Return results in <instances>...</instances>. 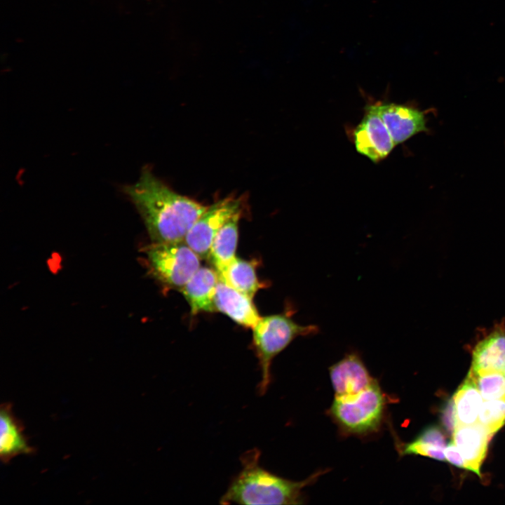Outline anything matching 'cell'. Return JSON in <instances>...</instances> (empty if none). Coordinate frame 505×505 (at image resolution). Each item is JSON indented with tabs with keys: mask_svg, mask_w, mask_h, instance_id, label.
<instances>
[{
	"mask_svg": "<svg viewBox=\"0 0 505 505\" xmlns=\"http://www.w3.org/2000/svg\"><path fill=\"white\" fill-rule=\"evenodd\" d=\"M154 242L184 241L208 206L170 189L146 166L139 179L123 188Z\"/></svg>",
	"mask_w": 505,
	"mask_h": 505,
	"instance_id": "1",
	"label": "cell"
},
{
	"mask_svg": "<svg viewBox=\"0 0 505 505\" xmlns=\"http://www.w3.org/2000/svg\"><path fill=\"white\" fill-rule=\"evenodd\" d=\"M260 452L252 449L241 458L242 468L220 498L221 504H299L302 491L321 475L318 471L301 481H293L266 470L260 464Z\"/></svg>",
	"mask_w": 505,
	"mask_h": 505,
	"instance_id": "2",
	"label": "cell"
},
{
	"mask_svg": "<svg viewBox=\"0 0 505 505\" xmlns=\"http://www.w3.org/2000/svg\"><path fill=\"white\" fill-rule=\"evenodd\" d=\"M292 309L283 313L261 317L252 329V347L258 360L261 379L259 395L267 392L271 382L273 359L295 338L312 336L319 332L316 325H301L292 318Z\"/></svg>",
	"mask_w": 505,
	"mask_h": 505,
	"instance_id": "3",
	"label": "cell"
},
{
	"mask_svg": "<svg viewBox=\"0 0 505 505\" xmlns=\"http://www.w3.org/2000/svg\"><path fill=\"white\" fill-rule=\"evenodd\" d=\"M386 403V396L375 380L356 394L335 397L328 412L343 433L365 436L380 429Z\"/></svg>",
	"mask_w": 505,
	"mask_h": 505,
	"instance_id": "4",
	"label": "cell"
},
{
	"mask_svg": "<svg viewBox=\"0 0 505 505\" xmlns=\"http://www.w3.org/2000/svg\"><path fill=\"white\" fill-rule=\"evenodd\" d=\"M145 253L154 276L173 288L180 290L201 267V257L184 241L154 242Z\"/></svg>",
	"mask_w": 505,
	"mask_h": 505,
	"instance_id": "5",
	"label": "cell"
},
{
	"mask_svg": "<svg viewBox=\"0 0 505 505\" xmlns=\"http://www.w3.org/2000/svg\"><path fill=\"white\" fill-rule=\"evenodd\" d=\"M242 211L241 198L229 196L210 206L198 218L184 241L201 258L208 259L212 242L223 225L236 213Z\"/></svg>",
	"mask_w": 505,
	"mask_h": 505,
	"instance_id": "6",
	"label": "cell"
},
{
	"mask_svg": "<svg viewBox=\"0 0 505 505\" xmlns=\"http://www.w3.org/2000/svg\"><path fill=\"white\" fill-rule=\"evenodd\" d=\"M353 135L356 151L374 163L388 156L396 146L379 114L377 103L367 106Z\"/></svg>",
	"mask_w": 505,
	"mask_h": 505,
	"instance_id": "7",
	"label": "cell"
},
{
	"mask_svg": "<svg viewBox=\"0 0 505 505\" xmlns=\"http://www.w3.org/2000/svg\"><path fill=\"white\" fill-rule=\"evenodd\" d=\"M335 397L356 394L376 379L370 375L361 356L355 352L346 354L329 368Z\"/></svg>",
	"mask_w": 505,
	"mask_h": 505,
	"instance_id": "8",
	"label": "cell"
},
{
	"mask_svg": "<svg viewBox=\"0 0 505 505\" xmlns=\"http://www.w3.org/2000/svg\"><path fill=\"white\" fill-rule=\"evenodd\" d=\"M379 114L395 144L426 131L424 113L414 107L396 103H377Z\"/></svg>",
	"mask_w": 505,
	"mask_h": 505,
	"instance_id": "9",
	"label": "cell"
},
{
	"mask_svg": "<svg viewBox=\"0 0 505 505\" xmlns=\"http://www.w3.org/2000/svg\"><path fill=\"white\" fill-rule=\"evenodd\" d=\"M473 373L505 371V325H495L478 341L472 351Z\"/></svg>",
	"mask_w": 505,
	"mask_h": 505,
	"instance_id": "10",
	"label": "cell"
},
{
	"mask_svg": "<svg viewBox=\"0 0 505 505\" xmlns=\"http://www.w3.org/2000/svg\"><path fill=\"white\" fill-rule=\"evenodd\" d=\"M216 311L245 328H252L260 319L252 298L238 291L219 278L215 295Z\"/></svg>",
	"mask_w": 505,
	"mask_h": 505,
	"instance_id": "11",
	"label": "cell"
},
{
	"mask_svg": "<svg viewBox=\"0 0 505 505\" xmlns=\"http://www.w3.org/2000/svg\"><path fill=\"white\" fill-rule=\"evenodd\" d=\"M453 442L461 452L466 469L481 477L480 466L492 436L479 422L457 426L452 432Z\"/></svg>",
	"mask_w": 505,
	"mask_h": 505,
	"instance_id": "12",
	"label": "cell"
},
{
	"mask_svg": "<svg viewBox=\"0 0 505 505\" xmlns=\"http://www.w3.org/2000/svg\"><path fill=\"white\" fill-rule=\"evenodd\" d=\"M218 281L219 276L215 269L200 267L180 289L192 315L216 311L215 295Z\"/></svg>",
	"mask_w": 505,
	"mask_h": 505,
	"instance_id": "13",
	"label": "cell"
},
{
	"mask_svg": "<svg viewBox=\"0 0 505 505\" xmlns=\"http://www.w3.org/2000/svg\"><path fill=\"white\" fill-rule=\"evenodd\" d=\"M0 457L7 463L21 454L33 453L23 432V427L13 414L11 405L3 403L0 409Z\"/></svg>",
	"mask_w": 505,
	"mask_h": 505,
	"instance_id": "14",
	"label": "cell"
},
{
	"mask_svg": "<svg viewBox=\"0 0 505 505\" xmlns=\"http://www.w3.org/2000/svg\"><path fill=\"white\" fill-rule=\"evenodd\" d=\"M242 211L234 215L215 236L208 258L218 275L222 274L236 257L238 222Z\"/></svg>",
	"mask_w": 505,
	"mask_h": 505,
	"instance_id": "15",
	"label": "cell"
},
{
	"mask_svg": "<svg viewBox=\"0 0 505 505\" xmlns=\"http://www.w3.org/2000/svg\"><path fill=\"white\" fill-rule=\"evenodd\" d=\"M483 399L475 379L469 371L452 398L457 426L473 424L478 422Z\"/></svg>",
	"mask_w": 505,
	"mask_h": 505,
	"instance_id": "16",
	"label": "cell"
},
{
	"mask_svg": "<svg viewBox=\"0 0 505 505\" xmlns=\"http://www.w3.org/2000/svg\"><path fill=\"white\" fill-rule=\"evenodd\" d=\"M255 264L236 257L220 274L219 278L238 291L253 298L255 293L263 287L259 281Z\"/></svg>",
	"mask_w": 505,
	"mask_h": 505,
	"instance_id": "17",
	"label": "cell"
},
{
	"mask_svg": "<svg viewBox=\"0 0 505 505\" xmlns=\"http://www.w3.org/2000/svg\"><path fill=\"white\" fill-rule=\"evenodd\" d=\"M478 422L493 436L505 424V398L483 403Z\"/></svg>",
	"mask_w": 505,
	"mask_h": 505,
	"instance_id": "18",
	"label": "cell"
},
{
	"mask_svg": "<svg viewBox=\"0 0 505 505\" xmlns=\"http://www.w3.org/2000/svg\"><path fill=\"white\" fill-rule=\"evenodd\" d=\"M478 390L485 400L505 398L504 372L473 373Z\"/></svg>",
	"mask_w": 505,
	"mask_h": 505,
	"instance_id": "19",
	"label": "cell"
},
{
	"mask_svg": "<svg viewBox=\"0 0 505 505\" xmlns=\"http://www.w3.org/2000/svg\"><path fill=\"white\" fill-rule=\"evenodd\" d=\"M416 438L420 441L435 445L443 448L445 447V436L440 428L436 426H430L425 428Z\"/></svg>",
	"mask_w": 505,
	"mask_h": 505,
	"instance_id": "20",
	"label": "cell"
},
{
	"mask_svg": "<svg viewBox=\"0 0 505 505\" xmlns=\"http://www.w3.org/2000/svg\"><path fill=\"white\" fill-rule=\"evenodd\" d=\"M446 461L459 468L466 469V462L453 441L450 442L444 449Z\"/></svg>",
	"mask_w": 505,
	"mask_h": 505,
	"instance_id": "21",
	"label": "cell"
},
{
	"mask_svg": "<svg viewBox=\"0 0 505 505\" xmlns=\"http://www.w3.org/2000/svg\"><path fill=\"white\" fill-rule=\"evenodd\" d=\"M443 424L447 431L453 432L457 426L455 411L453 400L452 399L445 408L442 415Z\"/></svg>",
	"mask_w": 505,
	"mask_h": 505,
	"instance_id": "22",
	"label": "cell"
},
{
	"mask_svg": "<svg viewBox=\"0 0 505 505\" xmlns=\"http://www.w3.org/2000/svg\"><path fill=\"white\" fill-rule=\"evenodd\" d=\"M504 373H505V371H504Z\"/></svg>",
	"mask_w": 505,
	"mask_h": 505,
	"instance_id": "23",
	"label": "cell"
}]
</instances>
